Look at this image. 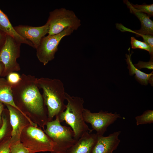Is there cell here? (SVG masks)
<instances>
[{"label": "cell", "instance_id": "obj_22", "mask_svg": "<svg viewBox=\"0 0 153 153\" xmlns=\"http://www.w3.org/2000/svg\"><path fill=\"white\" fill-rule=\"evenodd\" d=\"M132 6L137 11L144 13L150 17L153 16V4H143L142 5L137 4L134 5L131 3Z\"/></svg>", "mask_w": 153, "mask_h": 153}, {"label": "cell", "instance_id": "obj_23", "mask_svg": "<svg viewBox=\"0 0 153 153\" xmlns=\"http://www.w3.org/2000/svg\"><path fill=\"white\" fill-rule=\"evenodd\" d=\"M137 69H140L142 68H146L149 69H153V55L150 56V60L148 62H144L139 61L138 62L134 65Z\"/></svg>", "mask_w": 153, "mask_h": 153}, {"label": "cell", "instance_id": "obj_13", "mask_svg": "<svg viewBox=\"0 0 153 153\" xmlns=\"http://www.w3.org/2000/svg\"><path fill=\"white\" fill-rule=\"evenodd\" d=\"M5 105L8 111L10 123L12 128L10 143H12L20 140L22 131L26 124L22 118V115H23L19 111L10 105Z\"/></svg>", "mask_w": 153, "mask_h": 153}, {"label": "cell", "instance_id": "obj_18", "mask_svg": "<svg viewBox=\"0 0 153 153\" xmlns=\"http://www.w3.org/2000/svg\"><path fill=\"white\" fill-rule=\"evenodd\" d=\"M137 126L153 123V110H147L144 111L141 115L135 117Z\"/></svg>", "mask_w": 153, "mask_h": 153}, {"label": "cell", "instance_id": "obj_25", "mask_svg": "<svg viewBox=\"0 0 153 153\" xmlns=\"http://www.w3.org/2000/svg\"><path fill=\"white\" fill-rule=\"evenodd\" d=\"M7 76V80L12 85L18 83L21 79V76L18 73L14 72L10 73Z\"/></svg>", "mask_w": 153, "mask_h": 153}, {"label": "cell", "instance_id": "obj_21", "mask_svg": "<svg viewBox=\"0 0 153 153\" xmlns=\"http://www.w3.org/2000/svg\"><path fill=\"white\" fill-rule=\"evenodd\" d=\"M10 153H30L20 140L10 143Z\"/></svg>", "mask_w": 153, "mask_h": 153}, {"label": "cell", "instance_id": "obj_3", "mask_svg": "<svg viewBox=\"0 0 153 153\" xmlns=\"http://www.w3.org/2000/svg\"><path fill=\"white\" fill-rule=\"evenodd\" d=\"M65 99L67 101L65 110L58 116L60 122L64 121L72 129L76 141H78L86 132L91 133L90 129L84 121L83 99L80 97L71 96L66 92Z\"/></svg>", "mask_w": 153, "mask_h": 153}, {"label": "cell", "instance_id": "obj_5", "mask_svg": "<svg viewBox=\"0 0 153 153\" xmlns=\"http://www.w3.org/2000/svg\"><path fill=\"white\" fill-rule=\"evenodd\" d=\"M20 140L30 153L52 152L55 144L41 129L29 124L26 125L22 131Z\"/></svg>", "mask_w": 153, "mask_h": 153}, {"label": "cell", "instance_id": "obj_2", "mask_svg": "<svg viewBox=\"0 0 153 153\" xmlns=\"http://www.w3.org/2000/svg\"><path fill=\"white\" fill-rule=\"evenodd\" d=\"M37 82L39 88L42 90V95L47 108L48 121H51L66 109L63 84L59 79L44 77L37 78Z\"/></svg>", "mask_w": 153, "mask_h": 153}, {"label": "cell", "instance_id": "obj_6", "mask_svg": "<svg viewBox=\"0 0 153 153\" xmlns=\"http://www.w3.org/2000/svg\"><path fill=\"white\" fill-rule=\"evenodd\" d=\"M80 20L72 10L61 8L49 12L46 22L49 26V35L57 34L67 28L77 30L81 25Z\"/></svg>", "mask_w": 153, "mask_h": 153}, {"label": "cell", "instance_id": "obj_20", "mask_svg": "<svg viewBox=\"0 0 153 153\" xmlns=\"http://www.w3.org/2000/svg\"><path fill=\"white\" fill-rule=\"evenodd\" d=\"M131 44L132 48L144 50L148 51L150 56L153 55V48L144 42L139 41L134 37H131Z\"/></svg>", "mask_w": 153, "mask_h": 153}, {"label": "cell", "instance_id": "obj_9", "mask_svg": "<svg viewBox=\"0 0 153 153\" xmlns=\"http://www.w3.org/2000/svg\"><path fill=\"white\" fill-rule=\"evenodd\" d=\"M84 122L91 124L92 130H95L98 135H103L107 128L118 118H121L116 113H109L100 110L98 112L92 113L90 110L84 109L83 113Z\"/></svg>", "mask_w": 153, "mask_h": 153}, {"label": "cell", "instance_id": "obj_12", "mask_svg": "<svg viewBox=\"0 0 153 153\" xmlns=\"http://www.w3.org/2000/svg\"><path fill=\"white\" fill-rule=\"evenodd\" d=\"M121 131H118L107 136L98 135L97 141L91 153H113L120 142L118 137Z\"/></svg>", "mask_w": 153, "mask_h": 153}, {"label": "cell", "instance_id": "obj_28", "mask_svg": "<svg viewBox=\"0 0 153 153\" xmlns=\"http://www.w3.org/2000/svg\"><path fill=\"white\" fill-rule=\"evenodd\" d=\"M4 109V104L0 103V128L1 127L3 123L2 114Z\"/></svg>", "mask_w": 153, "mask_h": 153}, {"label": "cell", "instance_id": "obj_16", "mask_svg": "<svg viewBox=\"0 0 153 153\" xmlns=\"http://www.w3.org/2000/svg\"><path fill=\"white\" fill-rule=\"evenodd\" d=\"M0 30L9 35L20 44H25L34 48L33 44L19 35L16 31L9 19L0 8Z\"/></svg>", "mask_w": 153, "mask_h": 153}, {"label": "cell", "instance_id": "obj_26", "mask_svg": "<svg viewBox=\"0 0 153 153\" xmlns=\"http://www.w3.org/2000/svg\"><path fill=\"white\" fill-rule=\"evenodd\" d=\"M143 42L153 48V36L150 35H143L142 37Z\"/></svg>", "mask_w": 153, "mask_h": 153}, {"label": "cell", "instance_id": "obj_14", "mask_svg": "<svg viewBox=\"0 0 153 153\" xmlns=\"http://www.w3.org/2000/svg\"><path fill=\"white\" fill-rule=\"evenodd\" d=\"M97 138L96 134L86 132L68 150L66 153H91Z\"/></svg>", "mask_w": 153, "mask_h": 153}, {"label": "cell", "instance_id": "obj_15", "mask_svg": "<svg viewBox=\"0 0 153 153\" xmlns=\"http://www.w3.org/2000/svg\"><path fill=\"white\" fill-rule=\"evenodd\" d=\"M12 86V84L7 79L0 78V103L9 105L15 108L23 115L29 123H32V121L30 118L16 105L13 99Z\"/></svg>", "mask_w": 153, "mask_h": 153}, {"label": "cell", "instance_id": "obj_4", "mask_svg": "<svg viewBox=\"0 0 153 153\" xmlns=\"http://www.w3.org/2000/svg\"><path fill=\"white\" fill-rule=\"evenodd\" d=\"M46 125L44 132L55 144L51 153H66L76 142L71 128L62 126L58 116L54 120L48 122Z\"/></svg>", "mask_w": 153, "mask_h": 153}, {"label": "cell", "instance_id": "obj_10", "mask_svg": "<svg viewBox=\"0 0 153 153\" xmlns=\"http://www.w3.org/2000/svg\"><path fill=\"white\" fill-rule=\"evenodd\" d=\"M123 2L129 9L131 13L134 14L139 20L141 25V28L134 31L129 29L121 24H118L116 27L122 32L128 31L135 33L137 37H143V35H153V22L146 14L136 10L132 6L131 3L127 0Z\"/></svg>", "mask_w": 153, "mask_h": 153}, {"label": "cell", "instance_id": "obj_27", "mask_svg": "<svg viewBox=\"0 0 153 153\" xmlns=\"http://www.w3.org/2000/svg\"><path fill=\"white\" fill-rule=\"evenodd\" d=\"M6 35L0 30V49L3 45L5 40Z\"/></svg>", "mask_w": 153, "mask_h": 153}, {"label": "cell", "instance_id": "obj_24", "mask_svg": "<svg viewBox=\"0 0 153 153\" xmlns=\"http://www.w3.org/2000/svg\"><path fill=\"white\" fill-rule=\"evenodd\" d=\"M11 136H8L0 143V153H10Z\"/></svg>", "mask_w": 153, "mask_h": 153}, {"label": "cell", "instance_id": "obj_19", "mask_svg": "<svg viewBox=\"0 0 153 153\" xmlns=\"http://www.w3.org/2000/svg\"><path fill=\"white\" fill-rule=\"evenodd\" d=\"M7 110V109H4L2 114L3 123L0 128V143L9 136L8 124L6 116Z\"/></svg>", "mask_w": 153, "mask_h": 153}, {"label": "cell", "instance_id": "obj_8", "mask_svg": "<svg viewBox=\"0 0 153 153\" xmlns=\"http://www.w3.org/2000/svg\"><path fill=\"white\" fill-rule=\"evenodd\" d=\"M74 30L67 28L58 34L44 37L36 49L39 60L44 65L53 60L58 50L59 44L64 37L70 35Z\"/></svg>", "mask_w": 153, "mask_h": 153}, {"label": "cell", "instance_id": "obj_29", "mask_svg": "<svg viewBox=\"0 0 153 153\" xmlns=\"http://www.w3.org/2000/svg\"><path fill=\"white\" fill-rule=\"evenodd\" d=\"M4 69V65L2 62H0V77L3 73Z\"/></svg>", "mask_w": 153, "mask_h": 153}, {"label": "cell", "instance_id": "obj_7", "mask_svg": "<svg viewBox=\"0 0 153 153\" xmlns=\"http://www.w3.org/2000/svg\"><path fill=\"white\" fill-rule=\"evenodd\" d=\"M21 45L12 37L6 35L5 42L0 49V62L4 65L1 76H7L11 73L20 70L17 59L20 56Z\"/></svg>", "mask_w": 153, "mask_h": 153}, {"label": "cell", "instance_id": "obj_11", "mask_svg": "<svg viewBox=\"0 0 153 153\" xmlns=\"http://www.w3.org/2000/svg\"><path fill=\"white\" fill-rule=\"evenodd\" d=\"M16 32L20 36L31 42L36 49L42 39L49 30L48 24L38 27L19 25L14 27Z\"/></svg>", "mask_w": 153, "mask_h": 153}, {"label": "cell", "instance_id": "obj_1", "mask_svg": "<svg viewBox=\"0 0 153 153\" xmlns=\"http://www.w3.org/2000/svg\"><path fill=\"white\" fill-rule=\"evenodd\" d=\"M37 80L34 76L23 74L20 81L12 85V92L16 106L26 114L28 113L39 117L41 126L44 128L48 121V111Z\"/></svg>", "mask_w": 153, "mask_h": 153}, {"label": "cell", "instance_id": "obj_17", "mask_svg": "<svg viewBox=\"0 0 153 153\" xmlns=\"http://www.w3.org/2000/svg\"><path fill=\"white\" fill-rule=\"evenodd\" d=\"M130 48L128 49L129 54H126V60L128 66L129 74L130 75H135V78L136 80L142 85L146 86L148 83L152 86L153 85V72L149 74H147L137 69L134 66L132 61L131 55L132 53H130Z\"/></svg>", "mask_w": 153, "mask_h": 153}]
</instances>
